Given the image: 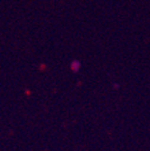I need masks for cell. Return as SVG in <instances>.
I'll use <instances>...</instances> for the list:
<instances>
[{
	"instance_id": "1",
	"label": "cell",
	"mask_w": 150,
	"mask_h": 151,
	"mask_svg": "<svg viewBox=\"0 0 150 151\" xmlns=\"http://www.w3.org/2000/svg\"><path fill=\"white\" fill-rule=\"evenodd\" d=\"M81 66H82L81 61H79V60H77V59H74L73 61L71 62V69L74 73H79L80 69H81Z\"/></svg>"
},
{
	"instance_id": "2",
	"label": "cell",
	"mask_w": 150,
	"mask_h": 151,
	"mask_svg": "<svg viewBox=\"0 0 150 151\" xmlns=\"http://www.w3.org/2000/svg\"><path fill=\"white\" fill-rule=\"evenodd\" d=\"M113 87L117 88V89H118V88H119L120 86H119V84H117V83H115V84H113Z\"/></svg>"
}]
</instances>
